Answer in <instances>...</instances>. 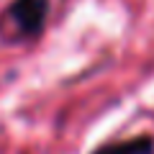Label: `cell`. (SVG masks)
Segmentation results:
<instances>
[{"label":"cell","mask_w":154,"mask_h":154,"mask_svg":"<svg viewBox=\"0 0 154 154\" xmlns=\"http://www.w3.org/2000/svg\"><path fill=\"white\" fill-rule=\"evenodd\" d=\"M49 18V0H13L0 16V36L5 41H33Z\"/></svg>","instance_id":"obj_1"},{"label":"cell","mask_w":154,"mask_h":154,"mask_svg":"<svg viewBox=\"0 0 154 154\" xmlns=\"http://www.w3.org/2000/svg\"><path fill=\"white\" fill-rule=\"evenodd\" d=\"M93 154H154V139L152 136L128 139V141H118V144L100 146V149H95Z\"/></svg>","instance_id":"obj_2"}]
</instances>
